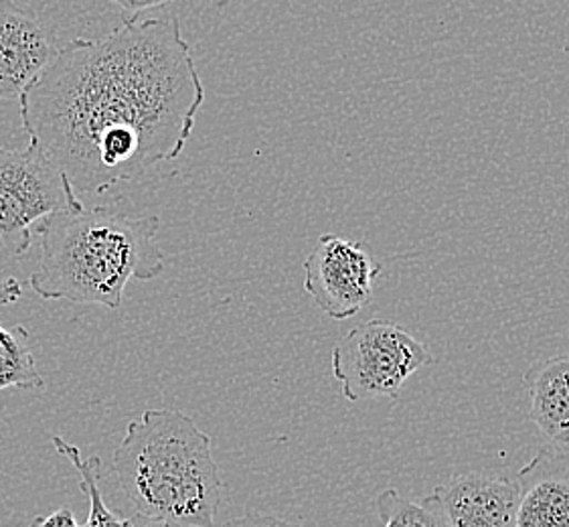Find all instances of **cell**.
<instances>
[{"instance_id":"obj_1","label":"cell","mask_w":569,"mask_h":527,"mask_svg":"<svg viewBox=\"0 0 569 527\" xmlns=\"http://www.w3.org/2000/svg\"><path fill=\"white\" fill-rule=\"evenodd\" d=\"M206 88L177 17L76 39L21 98L31 142L76 191L100 196L181 157Z\"/></svg>"},{"instance_id":"obj_2","label":"cell","mask_w":569,"mask_h":527,"mask_svg":"<svg viewBox=\"0 0 569 527\" xmlns=\"http://www.w3.org/2000/svg\"><path fill=\"white\" fill-rule=\"evenodd\" d=\"M157 216H128L108 207L66 211L43 219L41 264L29 287L43 300L120 309L130 280L149 282L167 268L157 243Z\"/></svg>"},{"instance_id":"obj_3","label":"cell","mask_w":569,"mask_h":527,"mask_svg":"<svg viewBox=\"0 0 569 527\" xmlns=\"http://www.w3.org/2000/svg\"><path fill=\"white\" fill-rule=\"evenodd\" d=\"M112 469L137 514L182 527H216L221 475L211 436L177 410H147L128 422Z\"/></svg>"},{"instance_id":"obj_4","label":"cell","mask_w":569,"mask_h":527,"mask_svg":"<svg viewBox=\"0 0 569 527\" xmlns=\"http://www.w3.org/2000/svg\"><path fill=\"white\" fill-rule=\"evenodd\" d=\"M433 361L418 337L386 319L357 325L332 347V376L349 401L399 400L406 381Z\"/></svg>"},{"instance_id":"obj_5","label":"cell","mask_w":569,"mask_h":527,"mask_svg":"<svg viewBox=\"0 0 569 527\" xmlns=\"http://www.w3.org/2000/svg\"><path fill=\"white\" fill-rule=\"evenodd\" d=\"M80 209L83 203L66 172L37 145L24 150L0 147V243L7 252L21 258L31 248L37 221Z\"/></svg>"},{"instance_id":"obj_6","label":"cell","mask_w":569,"mask_h":527,"mask_svg":"<svg viewBox=\"0 0 569 527\" xmlns=\"http://www.w3.org/2000/svg\"><path fill=\"white\" fill-rule=\"evenodd\" d=\"M381 272L363 243L325 233L305 260V290L330 319L347 321L371 300Z\"/></svg>"},{"instance_id":"obj_7","label":"cell","mask_w":569,"mask_h":527,"mask_svg":"<svg viewBox=\"0 0 569 527\" xmlns=\"http://www.w3.org/2000/svg\"><path fill=\"white\" fill-rule=\"evenodd\" d=\"M59 53L41 17L27 4L0 0V106L21 102Z\"/></svg>"},{"instance_id":"obj_8","label":"cell","mask_w":569,"mask_h":527,"mask_svg":"<svg viewBox=\"0 0 569 527\" xmlns=\"http://www.w3.org/2000/svg\"><path fill=\"white\" fill-rule=\"evenodd\" d=\"M446 527H517V485L485 473L456 475L436 487Z\"/></svg>"},{"instance_id":"obj_9","label":"cell","mask_w":569,"mask_h":527,"mask_svg":"<svg viewBox=\"0 0 569 527\" xmlns=\"http://www.w3.org/2000/svg\"><path fill=\"white\" fill-rule=\"evenodd\" d=\"M512 481L517 527H569V450L539 448Z\"/></svg>"},{"instance_id":"obj_10","label":"cell","mask_w":569,"mask_h":527,"mask_svg":"<svg viewBox=\"0 0 569 527\" xmlns=\"http://www.w3.org/2000/svg\"><path fill=\"white\" fill-rule=\"evenodd\" d=\"M523 386L531 398L533 425L551 447L569 450V349L527 367Z\"/></svg>"},{"instance_id":"obj_11","label":"cell","mask_w":569,"mask_h":527,"mask_svg":"<svg viewBox=\"0 0 569 527\" xmlns=\"http://www.w3.org/2000/svg\"><path fill=\"white\" fill-rule=\"evenodd\" d=\"M23 297V285L17 278L0 280V307L14 305ZM43 390L46 379L39 374L31 351V332L23 325H0V391Z\"/></svg>"},{"instance_id":"obj_12","label":"cell","mask_w":569,"mask_h":527,"mask_svg":"<svg viewBox=\"0 0 569 527\" xmlns=\"http://www.w3.org/2000/svg\"><path fill=\"white\" fill-rule=\"evenodd\" d=\"M51 445L61 457H66L71 463L73 469L78 470L81 491L88 497V505H90L88 524L83 527H124V519L116 516L103 499L102 487H100L102 459L96 455L83 459L80 448L69 445L61 436H51Z\"/></svg>"},{"instance_id":"obj_13","label":"cell","mask_w":569,"mask_h":527,"mask_svg":"<svg viewBox=\"0 0 569 527\" xmlns=\"http://www.w3.org/2000/svg\"><path fill=\"white\" fill-rule=\"evenodd\" d=\"M376 511L383 527H446L433 494L421 501H411L396 489H386L377 495Z\"/></svg>"},{"instance_id":"obj_14","label":"cell","mask_w":569,"mask_h":527,"mask_svg":"<svg viewBox=\"0 0 569 527\" xmlns=\"http://www.w3.org/2000/svg\"><path fill=\"white\" fill-rule=\"evenodd\" d=\"M223 527H302L272 516H241L231 519Z\"/></svg>"},{"instance_id":"obj_15","label":"cell","mask_w":569,"mask_h":527,"mask_svg":"<svg viewBox=\"0 0 569 527\" xmlns=\"http://www.w3.org/2000/svg\"><path fill=\"white\" fill-rule=\"evenodd\" d=\"M31 527H83L76 521V516L71 514V509L68 507H63V509H58V511H53V514H49V516L34 517L33 524Z\"/></svg>"},{"instance_id":"obj_16","label":"cell","mask_w":569,"mask_h":527,"mask_svg":"<svg viewBox=\"0 0 569 527\" xmlns=\"http://www.w3.org/2000/svg\"><path fill=\"white\" fill-rule=\"evenodd\" d=\"M124 527H169V524H167V521H162L159 517L134 514V516L124 519Z\"/></svg>"}]
</instances>
